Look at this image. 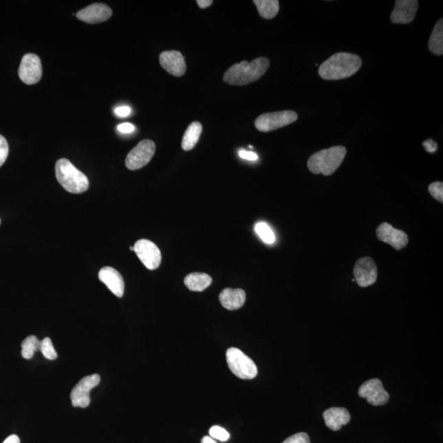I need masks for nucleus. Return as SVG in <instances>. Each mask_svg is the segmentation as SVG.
I'll list each match as a JSON object with an SVG mask.
<instances>
[{
    "mask_svg": "<svg viewBox=\"0 0 443 443\" xmlns=\"http://www.w3.org/2000/svg\"><path fill=\"white\" fill-rule=\"evenodd\" d=\"M362 66L360 56L350 53L332 55L318 68V74L325 80H342L350 78Z\"/></svg>",
    "mask_w": 443,
    "mask_h": 443,
    "instance_id": "1",
    "label": "nucleus"
},
{
    "mask_svg": "<svg viewBox=\"0 0 443 443\" xmlns=\"http://www.w3.org/2000/svg\"><path fill=\"white\" fill-rule=\"evenodd\" d=\"M270 63L266 57L255 58L250 63L242 61L236 63L225 72L224 80L233 86H244L254 83L265 75Z\"/></svg>",
    "mask_w": 443,
    "mask_h": 443,
    "instance_id": "2",
    "label": "nucleus"
},
{
    "mask_svg": "<svg viewBox=\"0 0 443 443\" xmlns=\"http://www.w3.org/2000/svg\"><path fill=\"white\" fill-rule=\"evenodd\" d=\"M347 149L344 147H334L322 150L311 155L307 166L314 174L330 176L336 171L346 157Z\"/></svg>",
    "mask_w": 443,
    "mask_h": 443,
    "instance_id": "3",
    "label": "nucleus"
},
{
    "mask_svg": "<svg viewBox=\"0 0 443 443\" xmlns=\"http://www.w3.org/2000/svg\"><path fill=\"white\" fill-rule=\"evenodd\" d=\"M57 180L68 193H83L89 188V180L85 174L66 159H61L55 164Z\"/></svg>",
    "mask_w": 443,
    "mask_h": 443,
    "instance_id": "4",
    "label": "nucleus"
},
{
    "mask_svg": "<svg viewBox=\"0 0 443 443\" xmlns=\"http://www.w3.org/2000/svg\"><path fill=\"white\" fill-rule=\"evenodd\" d=\"M226 357L228 367L234 376L241 379H253L257 376V365L239 349L229 348Z\"/></svg>",
    "mask_w": 443,
    "mask_h": 443,
    "instance_id": "5",
    "label": "nucleus"
},
{
    "mask_svg": "<svg viewBox=\"0 0 443 443\" xmlns=\"http://www.w3.org/2000/svg\"><path fill=\"white\" fill-rule=\"evenodd\" d=\"M298 115L292 110L261 114L255 122L257 129L262 133L274 131L296 122Z\"/></svg>",
    "mask_w": 443,
    "mask_h": 443,
    "instance_id": "6",
    "label": "nucleus"
},
{
    "mask_svg": "<svg viewBox=\"0 0 443 443\" xmlns=\"http://www.w3.org/2000/svg\"><path fill=\"white\" fill-rule=\"evenodd\" d=\"M155 153V144L151 140H144L133 149L126 158L127 168L138 170L150 163Z\"/></svg>",
    "mask_w": 443,
    "mask_h": 443,
    "instance_id": "7",
    "label": "nucleus"
},
{
    "mask_svg": "<svg viewBox=\"0 0 443 443\" xmlns=\"http://www.w3.org/2000/svg\"><path fill=\"white\" fill-rule=\"evenodd\" d=\"M100 382V376L96 374L80 379L70 395L72 406L80 408L87 407L91 403L89 393L94 387L99 385Z\"/></svg>",
    "mask_w": 443,
    "mask_h": 443,
    "instance_id": "8",
    "label": "nucleus"
},
{
    "mask_svg": "<svg viewBox=\"0 0 443 443\" xmlns=\"http://www.w3.org/2000/svg\"><path fill=\"white\" fill-rule=\"evenodd\" d=\"M134 251L148 270H155L161 263L162 255L158 246L151 241L140 239L136 242Z\"/></svg>",
    "mask_w": 443,
    "mask_h": 443,
    "instance_id": "9",
    "label": "nucleus"
},
{
    "mask_svg": "<svg viewBox=\"0 0 443 443\" xmlns=\"http://www.w3.org/2000/svg\"><path fill=\"white\" fill-rule=\"evenodd\" d=\"M19 75L22 82L28 85L39 83L42 76V65L36 54H25L21 61Z\"/></svg>",
    "mask_w": 443,
    "mask_h": 443,
    "instance_id": "10",
    "label": "nucleus"
},
{
    "mask_svg": "<svg viewBox=\"0 0 443 443\" xmlns=\"http://www.w3.org/2000/svg\"><path fill=\"white\" fill-rule=\"evenodd\" d=\"M359 396L367 399V402L374 407L382 406L389 400V394L383 389L382 382L378 378L365 382L360 387Z\"/></svg>",
    "mask_w": 443,
    "mask_h": 443,
    "instance_id": "11",
    "label": "nucleus"
},
{
    "mask_svg": "<svg viewBox=\"0 0 443 443\" xmlns=\"http://www.w3.org/2000/svg\"><path fill=\"white\" fill-rule=\"evenodd\" d=\"M356 281L361 288H367L376 282L378 270L376 263L370 257L361 258L354 267Z\"/></svg>",
    "mask_w": 443,
    "mask_h": 443,
    "instance_id": "12",
    "label": "nucleus"
},
{
    "mask_svg": "<svg viewBox=\"0 0 443 443\" xmlns=\"http://www.w3.org/2000/svg\"><path fill=\"white\" fill-rule=\"evenodd\" d=\"M376 233L379 241L391 245L396 250H402L408 244L407 234L402 230L396 229L389 224L379 225Z\"/></svg>",
    "mask_w": 443,
    "mask_h": 443,
    "instance_id": "13",
    "label": "nucleus"
},
{
    "mask_svg": "<svg viewBox=\"0 0 443 443\" xmlns=\"http://www.w3.org/2000/svg\"><path fill=\"white\" fill-rule=\"evenodd\" d=\"M419 2L416 0H397L391 14V21L395 24H407L414 21Z\"/></svg>",
    "mask_w": 443,
    "mask_h": 443,
    "instance_id": "14",
    "label": "nucleus"
},
{
    "mask_svg": "<svg viewBox=\"0 0 443 443\" xmlns=\"http://www.w3.org/2000/svg\"><path fill=\"white\" fill-rule=\"evenodd\" d=\"M112 10L105 3H93L76 14V18L83 22L95 24L105 22L112 16Z\"/></svg>",
    "mask_w": 443,
    "mask_h": 443,
    "instance_id": "15",
    "label": "nucleus"
},
{
    "mask_svg": "<svg viewBox=\"0 0 443 443\" xmlns=\"http://www.w3.org/2000/svg\"><path fill=\"white\" fill-rule=\"evenodd\" d=\"M160 65L169 74L175 76L185 74L186 65L184 57L177 50L164 51L160 55Z\"/></svg>",
    "mask_w": 443,
    "mask_h": 443,
    "instance_id": "16",
    "label": "nucleus"
},
{
    "mask_svg": "<svg viewBox=\"0 0 443 443\" xmlns=\"http://www.w3.org/2000/svg\"><path fill=\"white\" fill-rule=\"evenodd\" d=\"M99 279L112 292L115 296L121 298L125 294V283L120 272L112 267L102 268L99 272Z\"/></svg>",
    "mask_w": 443,
    "mask_h": 443,
    "instance_id": "17",
    "label": "nucleus"
},
{
    "mask_svg": "<svg viewBox=\"0 0 443 443\" xmlns=\"http://www.w3.org/2000/svg\"><path fill=\"white\" fill-rule=\"evenodd\" d=\"M323 419L327 428L332 431H338L350 422L351 415L346 408L332 407L323 412Z\"/></svg>",
    "mask_w": 443,
    "mask_h": 443,
    "instance_id": "18",
    "label": "nucleus"
},
{
    "mask_svg": "<svg viewBox=\"0 0 443 443\" xmlns=\"http://www.w3.org/2000/svg\"><path fill=\"white\" fill-rule=\"evenodd\" d=\"M246 298V292L242 289L226 288L219 295L221 305L228 310L241 308L245 304Z\"/></svg>",
    "mask_w": 443,
    "mask_h": 443,
    "instance_id": "19",
    "label": "nucleus"
},
{
    "mask_svg": "<svg viewBox=\"0 0 443 443\" xmlns=\"http://www.w3.org/2000/svg\"><path fill=\"white\" fill-rule=\"evenodd\" d=\"M212 278L204 272H193L184 279L186 287L193 292H202L210 286Z\"/></svg>",
    "mask_w": 443,
    "mask_h": 443,
    "instance_id": "20",
    "label": "nucleus"
},
{
    "mask_svg": "<svg viewBox=\"0 0 443 443\" xmlns=\"http://www.w3.org/2000/svg\"><path fill=\"white\" fill-rule=\"evenodd\" d=\"M202 125L199 122H193L187 127L182 142L183 150L189 151L197 146L200 135H202Z\"/></svg>",
    "mask_w": 443,
    "mask_h": 443,
    "instance_id": "21",
    "label": "nucleus"
},
{
    "mask_svg": "<svg viewBox=\"0 0 443 443\" xmlns=\"http://www.w3.org/2000/svg\"><path fill=\"white\" fill-rule=\"evenodd\" d=\"M253 3L257 6L259 15L265 19L275 18L279 11L278 0H254Z\"/></svg>",
    "mask_w": 443,
    "mask_h": 443,
    "instance_id": "22",
    "label": "nucleus"
},
{
    "mask_svg": "<svg viewBox=\"0 0 443 443\" xmlns=\"http://www.w3.org/2000/svg\"><path fill=\"white\" fill-rule=\"evenodd\" d=\"M430 51L436 55L443 54V19H441L434 27L429 41Z\"/></svg>",
    "mask_w": 443,
    "mask_h": 443,
    "instance_id": "23",
    "label": "nucleus"
},
{
    "mask_svg": "<svg viewBox=\"0 0 443 443\" xmlns=\"http://www.w3.org/2000/svg\"><path fill=\"white\" fill-rule=\"evenodd\" d=\"M41 351V341L36 336H29L22 343V356L25 360L32 359L34 353Z\"/></svg>",
    "mask_w": 443,
    "mask_h": 443,
    "instance_id": "24",
    "label": "nucleus"
},
{
    "mask_svg": "<svg viewBox=\"0 0 443 443\" xmlns=\"http://www.w3.org/2000/svg\"><path fill=\"white\" fill-rule=\"evenodd\" d=\"M255 232L258 234V236L261 238L263 242H266L267 244H272L275 241V235L272 230L270 228L266 223L261 222L255 225Z\"/></svg>",
    "mask_w": 443,
    "mask_h": 443,
    "instance_id": "25",
    "label": "nucleus"
},
{
    "mask_svg": "<svg viewBox=\"0 0 443 443\" xmlns=\"http://www.w3.org/2000/svg\"><path fill=\"white\" fill-rule=\"evenodd\" d=\"M41 352L46 359L50 360L57 359V352L55 351L52 341L50 338L41 341Z\"/></svg>",
    "mask_w": 443,
    "mask_h": 443,
    "instance_id": "26",
    "label": "nucleus"
},
{
    "mask_svg": "<svg viewBox=\"0 0 443 443\" xmlns=\"http://www.w3.org/2000/svg\"><path fill=\"white\" fill-rule=\"evenodd\" d=\"M210 435L214 440H219L222 442H226L229 440L230 434L224 428L220 427V426H213L210 429Z\"/></svg>",
    "mask_w": 443,
    "mask_h": 443,
    "instance_id": "27",
    "label": "nucleus"
},
{
    "mask_svg": "<svg viewBox=\"0 0 443 443\" xmlns=\"http://www.w3.org/2000/svg\"><path fill=\"white\" fill-rule=\"evenodd\" d=\"M429 191L430 195L434 199L438 200L441 203L443 202V183L440 182H433L429 186Z\"/></svg>",
    "mask_w": 443,
    "mask_h": 443,
    "instance_id": "28",
    "label": "nucleus"
},
{
    "mask_svg": "<svg viewBox=\"0 0 443 443\" xmlns=\"http://www.w3.org/2000/svg\"><path fill=\"white\" fill-rule=\"evenodd\" d=\"M8 151H10V148H8L7 140L0 135V167L6 163Z\"/></svg>",
    "mask_w": 443,
    "mask_h": 443,
    "instance_id": "29",
    "label": "nucleus"
},
{
    "mask_svg": "<svg viewBox=\"0 0 443 443\" xmlns=\"http://www.w3.org/2000/svg\"><path fill=\"white\" fill-rule=\"evenodd\" d=\"M283 443H310L307 433H298L287 438Z\"/></svg>",
    "mask_w": 443,
    "mask_h": 443,
    "instance_id": "30",
    "label": "nucleus"
},
{
    "mask_svg": "<svg viewBox=\"0 0 443 443\" xmlns=\"http://www.w3.org/2000/svg\"><path fill=\"white\" fill-rule=\"evenodd\" d=\"M118 130L122 133L129 134L133 133L135 130V127L131 123L126 122L122 123L117 127Z\"/></svg>",
    "mask_w": 443,
    "mask_h": 443,
    "instance_id": "31",
    "label": "nucleus"
},
{
    "mask_svg": "<svg viewBox=\"0 0 443 443\" xmlns=\"http://www.w3.org/2000/svg\"><path fill=\"white\" fill-rule=\"evenodd\" d=\"M114 112L116 114L117 116L125 118L129 116L131 109L129 106H122V107H118L115 109Z\"/></svg>",
    "mask_w": 443,
    "mask_h": 443,
    "instance_id": "32",
    "label": "nucleus"
},
{
    "mask_svg": "<svg viewBox=\"0 0 443 443\" xmlns=\"http://www.w3.org/2000/svg\"><path fill=\"white\" fill-rule=\"evenodd\" d=\"M239 155L241 159L250 160V161H257L258 160V156L255 153L246 151H241L239 152Z\"/></svg>",
    "mask_w": 443,
    "mask_h": 443,
    "instance_id": "33",
    "label": "nucleus"
},
{
    "mask_svg": "<svg viewBox=\"0 0 443 443\" xmlns=\"http://www.w3.org/2000/svg\"><path fill=\"white\" fill-rule=\"evenodd\" d=\"M425 150L429 153L435 152L437 148V144L433 140H428L424 142Z\"/></svg>",
    "mask_w": 443,
    "mask_h": 443,
    "instance_id": "34",
    "label": "nucleus"
},
{
    "mask_svg": "<svg viewBox=\"0 0 443 443\" xmlns=\"http://www.w3.org/2000/svg\"><path fill=\"white\" fill-rule=\"evenodd\" d=\"M197 3L198 6L204 10V8L210 7L214 2L212 0H197Z\"/></svg>",
    "mask_w": 443,
    "mask_h": 443,
    "instance_id": "35",
    "label": "nucleus"
},
{
    "mask_svg": "<svg viewBox=\"0 0 443 443\" xmlns=\"http://www.w3.org/2000/svg\"><path fill=\"white\" fill-rule=\"evenodd\" d=\"M3 443H20V440L19 436L14 435H14L8 437Z\"/></svg>",
    "mask_w": 443,
    "mask_h": 443,
    "instance_id": "36",
    "label": "nucleus"
},
{
    "mask_svg": "<svg viewBox=\"0 0 443 443\" xmlns=\"http://www.w3.org/2000/svg\"><path fill=\"white\" fill-rule=\"evenodd\" d=\"M202 443H217L214 438L211 437L206 436L202 438Z\"/></svg>",
    "mask_w": 443,
    "mask_h": 443,
    "instance_id": "37",
    "label": "nucleus"
},
{
    "mask_svg": "<svg viewBox=\"0 0 443 443\" xmlns=\"http://www.w3.org/2000/svg\"><path fill=\"white\" fill-rule=\"evenodd\" d=\"M130 250H131V251H134V247H133V246H131V247H130Z\"/></svg>",
    "mask_w": 443,
    "mask_h": 443,
    "instance_id": "38",
    "label": "nucleus"
},
{
    "mask_svg": "<svg viewBox=\"0 0 443 443\" xmlns=\"http://www.w3.org/2000/svg\"><path fill=\"white\" fill-rule=\"evenodd\" d=\"M0 223H1V221H0Z\"/></svg>",
    "mask_w": 443,
    "mask_h": 443,
    "instance_id": "39",
    "label": "nucleus"
}]
</instances>
